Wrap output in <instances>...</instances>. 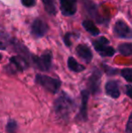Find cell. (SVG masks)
<instances>
[{
  "mask_svg": "<svg viewBox=\"0 0 132 133\" xmlns=\"http://www.w3.org/2000/svg\"><path fill=\"white\" fill-rule=\"evenodd\" d=\"M5 45L2 42H0V50H5Z\"/></svg>",
  "mask_w": 132,
  "mask_h": 133,
  "instance_id": "obj_25",
  "label": "cell"
},
{
  "mask_svg": "<svg viewBox=\"0 0 132 133\" xmlns=\"http://www.w3.org/2000/svg\"><path fill=\"white\" fill-rule=\"evenodd\" d=\"M131 89H132L131 84H128V85L125 87V90H126L125 92H126V94L129 97V98H131Z\"/></svg>",
  "mask_w": 132,
  "mask_h": 133,
  "instance_id": "obj_24",
  "label": "cell"
},
{
  "mask_svg": "<svg viewBox=\"0 0 132 133\" xmlns=\"http://www.w3.org/2000/svg\"><path fill=\"white\" fill-rule=\"evenodd\" d=\"M121 76L127 81L129 83H131L132 82V70L130 68H125L123 70H121L120 72Z\"/></svg>",
  "mask_w": 132,
  "mask_h": 133,
  "instance_id": "obj_20",
  "label": "cell"
},
{
  "mask_svg": "<svg viewBox=\"0 0 132 133\" xmlns=\"http://www.w3.org/2000/svg\"><path fill=\"white\" fill-rule=\"evenodd\" d=\"M48 31V25L44 20L37 18L33 22L31 26V33L34 37L40 38L43 37Z\"/></svg>",
  "mask_w": 132,
  "mask_h": 133,
  "instance_id": "obj_6",
  "label": "cell"
},
{
  "mask_svg": "<svg viewBox=\"0 0 132 133\" xmlns=\"http://www.w3.org/2000/svg\"><path fill=\"white\" fill-rule=\"evenodd\" d=\"M33 62L36 68L42 72H48L52 68V54L47 53L42 54L41 56H33Z\"/></svg>",
  "mask_w": 132,
  "mask_h": 133,
  "instance_id": "obj_3",
  "label": "cell"
},
{
  "mask_svg": "<svg viewBox=\"0 0 132 133\" xmlns=\"http://www.w3.org/2000/svg\"><path fill=\"white\" fill-rule=\"evenodd\" d=\"M132 114H130L129 117L127 122V128H126V132L127 133H132Z\"/></svg>",
  "mask_w": 132,
  "mask_h": 133,
  "instance_id": "obj_22",
  "label": "cell"
},
{
  "mask_svg": "<svg viewBox=\"0 0 132 133\" xmlns=\"http://www.w3.org/2000/svg\"><path fill=\"white\" fill-rule=\"evenodd\" d=\"M42 2L44 4V9H45L48 14L52 15V16H54L56 14L57 8L54 0H42Z\"/></svg>",
  "mask_w": 132,
  "mask_h": 133,
  "instance_id": "obj_14",
  "label": "cell"
},
{
  "mask_svg": "<svg viewBox=\"0 0 132 133\" xmlns=\"http://www.w3.org/2000/svg\"><path fill=\"white\" fill-rule=\"evenodd\" d=\"M92 44H93V47L95 48V50L99 53L102 49H104L106 46H108V44H109V40H108L107 38H105V37L102 36V37H100L97 40L93 41Z\"/></svg>",
  "mask_w": 132,
  "mask_h": 133,
  "instance_id": "obj_16",
  "label": "cell"
},
{
  "mask_svg": "<svg viewBox=\"0 0 132 133\" xmlns=\"http://www.w3.org/2000/svg\"><path fill=\"white\" fill-rule=\"evenodd\" d=\"M114 33L119 38L121 39H130L132 36L131 29L127 23L122 20H119L116 22L114 26Z\"/></svg>",
  "mask_w": 132,
  "mask_h": 133,
  "instance_id": "obj_5",
  "label": "cell"
},
{
  "mask_svg": "<svg viewBox=\"0 0 132 133\" xmlns=\"http://www.w3.org/2000/svg\"><path fill=\"white\" fill-rule=\"evenodd\" d=\"M105 91L107 95L110 96L113 99H118L120 96V84L118 81L110 80L107 82L105 84Z\"/></svg>",
  "mask_w": 132,
  "mask_h": 133,
  "instance_id": "obj_9",
  "label": "cell"
},
{
  "mask_svg": "<svg viewBox=\"0 0 132 133\" xmlns=\"http://www.w3.org/2000/svg\"><path fill=\"white\" fill-rule=\"evenodd\" d=\"M118 50L122 55L124 56H129L132 54V44L129 43H125L119 45Z\"/></svg>",
  "mask_w": 132,
  "mask_h": 133,
  "instance_id": "obj_17",
  "label": "cell"
},
{
  "mask_svg": "<svg viewBox=\"0 0 132 133\" xmlns=\"http://www.w3.org/2000/svg\"><path fill=\"white\" fill-rule=\"evenodd\" d=\"M75 102L64 91H62L59 97L53 102L54 111L61 119H67L73 110Z\"/></svg>",
  "mask_w": 132,
  "mask_h": 133,
  "instance_id": "obj_1",
  "label": "cell"
},
{
  "mask_svg": "<svg viewBox=\"0 0 132 133\" xmlns=\"http://www.w3.org/2000/svg\"><path fill=\"white\" fill-rule=\"evenodd\" d=\"M81 104L80 107L79 117L81 121H86L88 119V102L90 97V91L89 90H82L81 91Z\"/></svg>",
  "mask_w": 132,
  "mask_h": 133,
  "instance_id": "obj_7",
  "label": "cell"
},
{
  "mask_svg": "<svg viewBox=\"0 0 132 133\" xmlns=\"http://www.w3.org/2000/svg\"><path fill=\"white\" fill-rule=\"evenodd\" d=\"M21 2L26 7H32L35 5V0H21Z\"/></svg>",
  "mask_w": 132,
  "mask_h": 133,
  "instance_id": "obj_23",
  "label": "cell"
},
{
  "mask_svg": "<svg viewBox=\"0 0 132 133\" xmlns=\"http://www.w3.org/2000/svg\"><path fill=\"white\" fill-rule=\"evenodd\" d=\"M6 132L7 133H16L17 131V122L15 119H9L6 124Z\"/></svg>",
  "mask_w": 132,
  "mask_h": 133,
  "instance_id": "obj_18",
  "label": "cell"
},
{
  "mask_svg": "<svg viewBox=\"0 0 132 133\" xmlns=\"http://www.w3.org/2000/svg\"><path fill=\"white\" fill-rule=\"evenodd\" d=\"M100 56H103V57H110V56H113L115 54V49L111 46H106L104 49H102L101 51L99 52Z\"/></svg>",
  "mask_w": 132,
  "mask_h": 133,
  "instance_id": "obj_19",
  "label": "cell"
},
{
  "mask_svg": "<svg viewBox=\"0 0 132 133\" xmlns=\"http://www.w3.org/2000/svg\"><path fill=\"white\" fill-rule=\"evenodd\" d=\"M103 68H104L105 72L108 74V75H115V74H118V70L115 68H111V67H109L105 64H103Z\"/></svg>",
  "mask_w": 132,
  "mask_h": 133,
  "instance_id": "obj_21",
  "label": "cell"
},
{
  "mask_svg": "<svg viewBox=\"0 0 132 133\" xmlns=\"http://www.w3.org/2000/svg\"><path fill=\"white\" fill-rule=\"evenodd\" d=\"M82 26L86 29L87 32H89L92 35H98L100 34V30L96 27L93 22L90 21V20H84L82 22Z\"/></svg>",
  "mask_w": 132,
  "mask_h": 133,
  "instance_id": "obj_15",
  "label": "cell"
},
{
  "mask_svg": "<svg viewBox=\"0 0 132 133\" xmlns=\"http://www.w3.org/2000/svg\"><path fill=\"white\" fill-rule=\"evenodd\" d=\"M82 3L87 13L92 18H94V19H96L99 22V15H98V9L96 4L94 2H92V0H82Z\"/></svg>",
  "mask_w": 132,
  "mask_h": 133,
  "instance_id": "obj_12",
  "label": "cell"
},
{
  "mask_svg": "<svg viewBox=\"0 0 132 133\" xmlns=\"http://www.w3.org/2000/svg\"><path fill=\"white\" fill-rule=\"evenodd\" d=\"M67 64H68V68L74 72H81L85 70V67L80 64L73 57H69L68 61H67Z\"/></svg>",
  "mask_w": 132,
  "mask_h": 133,
  "instance_id": "obj_13",
  "label": "cell"
},
{
  "mask_svg": "<svg viewBox=\"0 0 132 133\" xmlns=\"http://www.w3.org/2000/svg\"><path fill=\"white\" fill-rule=\"evenodd\" d=\"M101 72L99 69H95L92 72V75L89 77L88 85H89V91L93 95L98 94L100 90V81H101Z\"/></svg>",
  "mask_w": 132,
  "mask_h": 133,
  "instance_id": "obj_4",
  "label": "cell"
},
{
  "mask_svg": "<svg viewBox=\"0 0 132 133\" xmlns=\"http://www.w3.org/2000/svg\"><path fill=\"white\" fill-rule=\"evenodd\" d=\"M35 82L53 94L58 92L62 85V82L60 80L50 77L48 75H44V74H36Z\"/></svg>",
  "mask_w": 132,
  "mask_h": 133,
  "instance_id": "obj_2",
  "label": "cell"
},
{
  "mask_svg": "<svg viewBox=\"0 0 132 133\" xmlns=\"http://www.w3.org/2000/svg\"><path fill=\"white\" fill-rule=\"evenodd\" d=\"M1 59H2V54H0V60H1Z\"/></svg>",
  "mask_w": 132,
  "mask_h": 133,
  "instance_id": "obj_26",
  "label": "cell"
},
{
  "mask_svg": "<svg viewBox=\"0 0 132 133\" xmlns=\"http://www.w3.org/2000/svg\"><path fill=\"white\" fill-rule=\"evenodd\" d=\"M76 1L77 0H60L61 11L62 15L67 16H73L77 11Z\"/></svg>",
  "mask_w": 132,
  "mask_h": 133,
  "instance_id": "obj_8",
  "label": "cell"
},
{
  "mask_svg": "<svg viewBox=\"0 0 132 133\" xmlns=\"http://www.w3.org/2000/svg\"><path fill=\"white\" fill-rule=\"evenodd\" d=\"M10 63L12 65H14L16 71H20V72L25 70V69H27L29 67V63L27 61V58L22 55H16L11 57Z\"/></svg>",
  "mask_w": 132,
  "mask_h": 133,
  "instance_id": "obj_10",
  "label": "cell"
},
{
  "mask_svg": "<svg viewBox=\"0 0 132 133\" xmlns=\"http://www.w3.org/2000/svg\"><path fill=\"white\" fill-rule=\"evenodd\" d=\"M76 52L77 54L81 59H82L84 62H86L87 63H91L92 60V53L91 51L90 47L87 46L86 44H79V45L76 47Z\"/></svg>",
  "mask_w": 132,
  "mask_h": 133,
  "instance_id": "obj_11",
  "label": "cell"
}]
</instances>
